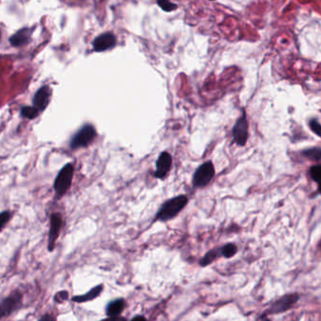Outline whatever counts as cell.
I'll list each match as a JSON object with an SVG mask.
<instances>
[{
  "label": "cell",
  "instance_id": "obj_1",
  "mask_svg": "<svg viewBox=\"0 0 321 321\" xmlns=\"http://www.w3.org/2000/svg\"><path fill=\"white\" fill-rule=\"evenodd\" d=\"M188 203L186 195H178L166 201L159 210L156 215V219L162 222L169 221L179 214Z\"/></svg>",
  "mask_w": 321,
  "mask_h": 321
},
{
  "label": "cell",
  "instance_id": "obj_2",
  "mask_svg": "<svg viewBox=\"0 0 321 321\" xmlns=\"http://www.w3.org/2000/svg\"><path fill=\"white\" fill-rule=\"evenodd\" d=\"M96 137L97 133L94 126L91 124H87L82 127L74 135V137H72L70 146L72 149L88 146Z\"/></svg>",
  "mask_w": 321,
  "mask_h": 321
},
{
  "label": "cell",
  "instance_id": "obj_3",
  "mask_svg": "<svg viewBox=\"0 0 321 321\" xmlns=\"http://www.w3.org/2000/svg\"><path fill=\"white\" fill-rule=\"evenodd\" d=\"M73 166L71 164H67L64 166L55 180V191L59 196H62L67 193L72 181L73 178Z\"/></svg>",
  "mask_w": 321,
  "mask_h": 321
},
{
  "label": "cell",
  "instance_id": "obj_4",
  "mask_svg": "<svg viewBox=\"0 0 321 321\" xmlns=\"http://www.w3.org/2000/svg\"><path fill=\"white\" fill-rule=\"evenodd\" d=\"M215 175V169L212 162H207L202 166H199L193 178V183L195 187H205L209 184Z\"/></svg>",
  "mask_w": 321,
  "mask_h": 321
},
{
  "label": "cell",
  "instance_id": "obj_5",
  "mask_svg": "<svg viewBox=\"0 0 321 321\" xmlns=\"http://www.w3.org/2000/svg\"><path fill=\"white\" fill-rule=\"evenodd\" d=\"M298 301H299L298 294L285 295L273 302L266 312V314L276 315V314H282L284 312L288 311L297 303Z\"/></svg>",
  "mask_w": 321,
  "mask_h": 321
},
{
  "label": "cell",
  "instance_id": "obj_6",
  "mask_svg": "<svg viewBox=\"0 0 321 321\" xmlns=\"http://www.w3.org/2000/svg\"><path fill=\"white\" fill-rule=\"evenodd\" d=\"M22 294L19 292H14L2 300L0 302V320L3 318L10 316L11 313L15 311L22 303Z\"/></svg>",
  "mask_w": 321,
  "mask_h": 321
},
{
  "label": "cell",
  "instance_id": "obj_7",
  "mask_svg": "<svg viewBox=\"0 0 321 321\" xmlns=\"http://www.w3.org/2000/svg\"><path fill=\"white\" fill-rule=\"evenodd\" d=\"M232 134H233L234 141L239 146H245L248 140L249 134H248V121L244 112L242 117L236 121L232 130Z\"/></svg>",
  "mask_w": 321,
  "mask_h": 321
},
{
  "label": "cell",
  "instance_id": "obj_8",
  "mask_svg": "<svg viewBox=\"0 0 321 321\" xmlns=\"http://www.w3.org/2000/svg\"><path fill=\"white\" fill-rule=\"evenodd\" d=\"M117 43V38L112 32H106L99 35L96 39L93 40V48L95 52H105L107 50L114 48Z\"/></svg>",
  "mask_w": 321,
  "mask_h": 321
},
{
  "label": "cell",
  "instance_id": "obj_9",
  "mask_svg": "<svg viewBox=\"0 0 321 321\" xmlns=\"http://www.w3.org/2000/svg\"><path fill=\"white\" fill-rule=\"evenodd\" d=\"M171 166H172V156L170 155V153L166 151L161 153L156 163V178L161 179L165 178L169 173Z\"/></svg>",
  "mask_w": 321,
  "mask_h": 321
},
{
  "label": "cell",
  "instance_id": "obj_10",
  "mask_svg": "<svg viewBox=\"0 0 321 321\" xmlns=\"http://www.w3.org/2000/svg\"><path fill=\"white\" fill-rule=\"evenodd\" d=\"M61 225H62V218H61L60 214H53L51 216V226H50V232H49V251L54 250L55 244L58 240Z\"/></svg>",
  "mask_w": 321,
  "mask_h": 321
},
{
  "label": "cell",
  "instance_id": "obj_11",
  "mask_svg": "<svg viewBox=\"0 0 321 321\" xmlns=\"http://www.w3.org/2000/svg\"><path fill=\"white\" fill-rule=\"evenodd\" d=\"M50 97L51 89L48 86H43L36 92L33 99V104L39 111H43L48 106Z\"/></svg>",
  "mask_w": 321,
  "mask_h": 321
},
{
  "label": "cell",
  "instance_id": "obj_12",
  "mask_svg": "<svg viewBox=\"0 0 321 321\" xmlns=\"http://www.w3.org/2000/svg\"><path fill=\"white\" fill-rule=\"evenodd\" d=\"M31 32H32V30L30 29H22V30H18L15 34H13L10 37V44L15 47H19V46L27 44L30 41Z\"/></svg>",
  "mask_w": 321,
  "mask_h": 321
},
{
  "label": "cell",
  "instance_id": "obj_13",
  "mask_svg": "<svg viewBox=\"0 0 321 321\" xmlns=\"http://www.w3.org/2000/svg\"><path fill=\"white\" fill-rule=\"evenodd\" d=\"M125 307V302L122 299L110 302L107 307V314L108 317H117Z\"/></svg>",
  "mask_w": 321,
  "mask_h": 321
},
{
  "label": "cell",
  "instance_id": "obj_14",
  "mask_svg": "<svg viewBox=\"0 0 321 321\" xmlns=\"http://www.w3.org/2000/svg\"><path fill=\"white\" fill-rule=\"evenodd\" d=\"M103 290V285H99L97 286H95L94 288H92L90 291L85 294V295H81V296H76L72 298V301L75 302H88V301H92L95 298H97L98 296L101 294V292Z\"/></svg>",
  "mask_w": 321,
  "mask_h": 321
},
{
  "label": "cell",
  "instance_id": "obj_15",
  "mask_svg": "<svg viewBox=\"0 0 321 321\" xmlns=\"http://www.w3.org/2000/svg\"><path fill=\"white\" fill-rule=\"evenodd\" d=\"M302 154L312 162H317L319 164H321V148L312 147L308 149H304Z\"/></svg>",
  "mask_w": 321,
  "mask_h": 321
},
{
  "label": "cell",
  "instance_id": "obj_16",
  "mask_svg": "<svg viewBox=\"0 0 321 321\" xmlns=\"http://www.w3.org/2000/svg\"><path fill=\"white\" fill-rule=\"evenodd\" d=\"M310 176L312 179L318 183L319 191L321 194V164H318L312 166L310 168Z\"/></svg>",
  "mask_w": 321,
  "mask_h": 321
},
{
  "label": "cell",
  "instance_id": "obj_17",
  "mask_svg": "<svg viewBox=\"0 0 321 321\" xmlns=\"http://www.w3.org/2000/svg\"><path fill=\"white\" fill-rule=\"evenodd\" d=\"M21 114L24 117L33 119L35 117H38L39 115V110L36 107H26L22 108Z\"/></svg>",
  "mask_w": 321,
  "mask_h": 321
},
{
  "label": "cell",
  "instance_id": "obj_18",
  "mask_svg": "<svg viewBox=\"0 0 321 321\" xmlns=\"http://www.w3.org/2000/svg\"><path fill=\"white\" fill-rule=\"evenodd\" d=\"M158 6L165 11H167V12H170V11H173V10H177L178 6L172 3L170 0H156Z\"/></svg>",
  "mask_w": 321,
  "mask_h": 321
},
{
  "label": "cell",
  "instance_id": "obj_19",
  "mask_svg": "<svg viewBox=\"0 0 321 321\" xmlns=\"http://www.w3.org/2000/svg\"><path fill=\"white\" fill-rule=\"evenodd\" d=\"M237 246L233 244H228L226 245H224L222 249V253L224 255V257H232L235 253H237Z\"/></svg>",
  "mask_w": 321,
  "mask_h": 321
},
{
  "label": "cell",
  "instance_id": "obj_20",
  "mask_svg": "<svg viewBox=\"0 0 321 321\" xmlns=\"http://www.w3.org/2000/svg\"><path fill=\"white\" fill-rule=\"evenodd\" d=\"M217 255H218V253H217L216 251H214V250H212V251H210L209 253H206L204 257L202 258L201 262H200L201 266H208L209 264L214 262V260L216 259Z\"/></svg>",
  "mask_w": 321,
  "mask_h": 321
},
{
  "label": "cell",
  "instance_id": "obj_21",
  "mask_svg": "<svg viewBox=\"0 0 321 321\" xmlns=\"http://www.w3.org/2000/svg\"><path fill=\"white\" fill-rule=\"evenodd\" d=\"M309 127L315 135L321 138V124L316 118H312L309 120Z\"/></svg>",
  "mask_w": 321,
  "mask_h": 321
},
{
  "label": "cell",
  "instance_id": "obj_22",
  "mask_svg": "<svg viewBox=\"0 0 321 321\" xmlns=\"http://www.w3.org/2000/svg\"><path fill=\"white\" fill-rule=\"evenodd\" d=\"M10 215L9 212H3L0 214V231L3 229L5 224L10 220Z\"/></svg>",
  "mask_w": 321,
  "mask_h": 321
},
{
  "label": "cell",
  "instance_id": "obj_23",
  "mask_svg": "<svg viewBox=\"0 0 321 321\" xmlns=\"http://www.w3.org/2000/svg\"><path fill=\"white\" fill-rule=\"evenodd\" d=\"M68 299V292L67 291H59L55 295L54 300L55 302H63Z\"/></svg>",
  "mask_w": 321,
  "mask_h": 321
},
{
  "label": "cell",
  "instance_id": "obj_24",
  "mask_svg": "<svg viewBox=\"0 0 321 321\" xmlns=\"http://www.w3.org/2000/svg\"><path fill=\"white\" fill-rule=\"evenodd\" d=\"M38 321H56V319L52 315L46 314V315H43Z\"/></svg>",
  "mask_w": 321,
  "mask_h": 321
},
{
  "label": "cell",
  "instance_id": "obj_25",
  "mask_svg": "<svg viewBox=\"0 0 321 321\" xmlns=\"http://www.w3.org/2000/svg\"><path fill=\"white\" fill-rule=\"evenodd\" d=\"M126 321V320L123 319V318H119L117 316V317H109L107 320H104V321Z\"/></svg>",
  "mask_w": 321,
  "mask_h": 321
},
{
  "label": "cell",
  "instance_id": "obj_26",
  "mask_svg": "<svg viewBox=\"0 0 321 321\" xmlns=\"http://www.w3.org/2000/svg\"><path fill=\"white\" fill-rule=\"evenodd\" d=\"M132 321H147L144 317H141V316H137L136 318H134Z\"/></svg>",
  "mask_w": 321,
  "mask_h": 321
},
{
  "label": "cell",
  "instance_id": "obj_27",
  "mask_svg": "<svg viewBox=\"0 0 321 321\" xmlns=\"http://www.w3.org/2000/svg\"><path fill=\"white\" fill-rule=\"evenodd\" d=\"M262 321H271L270 320H268V319H264Z\"/></svg>",
  "mask_w": 321,
  "mask_h": 321
},
{
  "label": "cell",
  "instance_id": "obj_28",
  "mask_svg": "<svg viewBox=\"0 0 321 321\" xmlns=\"http://www.w3.org/2000/svg\"><path fill=\"white\" fill-rule=\"evenodd\" d=\"M0 36H1V33H0Z\"/></svg>",
  "mask_w": 321,
  "mask_h": 321
}]
</instances>
